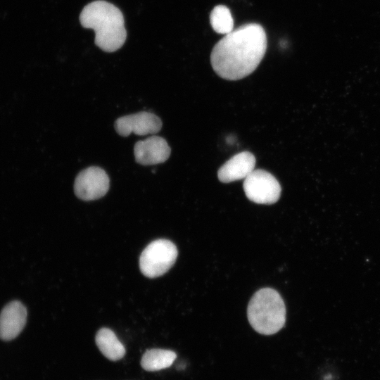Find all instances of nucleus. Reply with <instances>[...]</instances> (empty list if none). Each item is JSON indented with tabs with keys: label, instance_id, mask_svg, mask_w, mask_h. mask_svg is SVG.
Instances as JSON below:
<instances>
[{
	"label": "nucleus",
	"instance_id": "7ed1b4c3",
	"mask_svg": "<svg viewBox=\"0 0 380 380\" xmlns=\"http://www.w3.org/2000/svg\"><path fill=\"white\" fill-rule=\"evenodd\" d=\"M250 324L258 333L272 335L284 325L286 308L280 294L271 288H263L252 296L247 308Z\"/></svg>",
	"mask_w": 380,
	"mask_h": 380
},
{
	"label": "nucleus",
	"instance_id": "9b49d317",
	"mask_svg": "<svg viewBox=\"0 0 380 380\" xmlns=\"http://www.w3.org/2000/svg\"><path fill=\"white\" fill-rule=\"evenodd\" d=\"M95 341L101 353L110 360H119L125 355V346L110 329H99L96 335Z\"/></svg>",
	"mask_w": 380,
	"mask_h": 380
},
{
	"label": "nucleus",
	"instance_id": "1a4fd4ad",
	"mask_svg": "<svg viewBox=\"0 0 380 380\" xmlns=\"http://www.w3.org/2000/svg\"><path fill=\"white\" fill-rule=\"evenodd\" d=\"M27 312L23 304L13 300L5 305L0 313V338L11 341L23 329Z\"/></svg>",
	"mask_w": 380,
	"mask_h": 380
},
{
	"label": "nucleus",
	"instance_id": "f03ea898",
	"mask_svg": "<svg viewBox=\"0 0 380 380\" xmlns=\"http://www.w3.org/2000/svg\"><path fill=\"white\" fill-rule=\"evenodd\" d=\"M84 28L95 32V44L106 52H113L124 44L127 32L121 11L113 4L97 0L86 5L80 15Z\"/></svg>",
	"mask_w": 380,
	"mask_h": 380
},
{
	"label": "nucleus",
	"instance_id": "f8f14e48",
	"mask_svg": "<svg viewBox=\"0 0 380 380\" xmlns=\"http://www.w3.org/2000/svg\"><path fill=\"white\" fill-rule=\"evenodd\" d=\"M177 357L170 350L153 348L147 350L141 360V366L146 371L155 372L170 367Z\"/></svg>",
	"mask_w": 380,
	"mask_h": 380
},
{
	"label": "nucleus",
	"instance_id": "20e7f679",
	"mask_svg": "<svg viewBox=\"0 0 380 380\" xmlns=\"http://www.w3.org/2000/svg\"><path fill=\"white\" fill-rule=\"evenodd\" d=\"M177 255V248L172 241L155 240L144 249L140 255V270L148 278L162 276L173 266Z\"/></svg>",
	"mask_w": 380,
	"mask_h": 380
},
{
	"label": "nucleus",
	"instance_id": "0eeeda50",
	"mask_svg": "<svg viewBox=\"0 0 380 380\" xmlns=\"http://www.w3.org/2000/svg\"><path fill=\"white\" fill-rule=\"evenodd\" d=\"M161 127L160 118L146 111L125 115L115 122V131L122 137H128L132 132L140 136L156 134Z\"/></svg>",
	"mask_w": 380,
	"mask_h": 380
},
{
	"label": "nucleus",
	"instance_id": "9d476101",
	"mask_svg": "<svg viewBox=\"0 0 380 380\" xmlns=\"http://www.w3.org/2000/svg\"><path fill=\"white\" fill-rule=\"evenodd\" d=\"M255 157L251 152L239 153L220 167L217 177L222 183L244 179L255 170Z\"/></svg>",
	"mask_w": 380,
	"mask_h": 380
},
{
	"label": "nucleus",
	"instance_id": "f257e3e1",
	"mask_svg": "<svg viewBox=\"0 0 380 380\" xmlns=\"http://www.w3.org/2000/svg\"><path fill=\"white\" fill-rule=\"evenodd\" d=\"M266 49L263 27L257 23L246 24L225 34L215 45L210 55L211 65L220 77L241 80L257 68Z\"/></svg>",
	"mask_w": 380,
	"mask_h": 380
},
{
	"label": "nucleus",
	"instance_id": "6e6552de",
	"mask_svg": "<svg viewBox=\"0 0 380 380\" xmlns=\"http://www.w3.org/2000/svg\"><path fill=\"white\" fill-rule=\"evenodd\" d=\"M171 149L166 140L158 136H151L138 141L134 146L135 160L143 165H151L166 161Z\"/></svg>",
	"mask_w": 380,
	"mask_h": 380
},
{
	"label": "nucleus",
	"instance_id": "423d86ee",
	"mask_svg": "<svg viewBox=\"0 0 380 380\" xmlns=\"http://www.w3.org/2000/svg\"><path fill=\"white\" fill-rule=\"evenodd\" d=\"M110 186V179L106 171L97 166L89 167L82 170L76 177L74 191L82 201H94L106 194Z\"/></svg>",
	"mask_w": 380,
	"mask_h": 380
},
{
	"label": "nucleus",
	"instance_id": "ddd939ff",
	"mask_svg": "<svg viewBox=\"0 0 380 380\" xmlns=\"http://www.w3.org/2000/svg\"><path fill=\"white\" fill-rule=\"evenodd\" d=\"M210 20L213 29L219 34L225 35L234 30V20L226 6H216L210 13Z\"/></svg>",
	"mask_w": 380,
	"mask_h": 380
},
{
	"label": "nucleus",
	"instance_id": "39448f33",
	"mask_svg": "<svg viewBox=\"0 0 380 380\" xmlns=\"http://www.w3.org/2000/svg\"><path fill=\"white\" fill-rule=\"evenodd\" d=\"M246 197L258 204H273L280 197L281 188L277 179L264 170H254L243 181Z\"/></svg>",
	"mask_w": 380,
	"mask_h": 380
}]
</instances>
